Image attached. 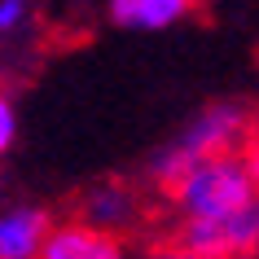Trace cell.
<instances>
[{"label": "cell", "mask_w": 259, "mask_h": 259, "mask_svg": "<svg viewBox=\"0 0 259 259\" xmlns=\"http://www.w3.org/2000/svg\"><path fill=\"white\" fill-rule=\"evenodd\" d=\"M250 132H255V119H250V106H246V101H215V106L198 110L176 137L150 158V180L167 189L185 167L202 163L211 154L242 150Z\"/></svg>", "instance_id": "6da1fadb"}, {"label": "cell", "mask_w": 259, "mask_h": 259, "mask_svg": "<svg viewBox=\"0 0 259 259\" xmlns=\"http://www.w3.org/2000/svg\"><path fill=\"white\" fill-rule=\"evenodd\" d=\"M255 198H259V185L242 150L211 154L202 163L185 167L167 185V202H171L176 220H215V215H229L237 206L255 202Z\"/></svg>", "instance_id": "7a4b0ae2"}, {"label": "cell", "mask_w": 259, "mask_h": 259, "mask_svg": "<svg viewBox=\"0 0 259 259\" xmlns=\"http://www.w3.org/2000/svg\"><path fill=\"white\" fill-rule=\"evenodd\" d=\"M176 242L206 259H255L259 255V198L215 220H176Z\"/></svg>", "instance_id": "3957f363"}, {"label": "cell", "mask_w": 259, "mask_h": 259, "mask_svg": "<svg viewBox=\"0 0 259 259\" xmlns=\"http://www.w3.org/2000/svg\"><path fill=\"white\" fill-rule=\"evenodd\" d=\"M40 259H132L123 233H110V229H97L88 220H62L53 224L49 233V246H44Z\"/></svg>", "instance_id": "277c9868"}, {"label": "cell", "mask_w": 259, "mask_h": 259, "mask_svg": "<svg viewBox=\"0 0 259 259\" xmlns=\"http://www.w3.org/2000/svg\"><path fill=\"white\" fill-rule=\"evenodd\" d=\"M79 220L97 224V229H110V233H127L145 220V206H141V193L127 185V180H101L79 198Z\"/></svg>", "instance_id": "5b68a950"}, {"label": "cell", "mask_w": 259, "mask_h": 259, "mask_svg": "<svg viewBox=\"0 0 259 259\" xmlns=\"http://www.w3.org/2000/svg\"><path fill=\"white\" fill-rule=\"evenodd\" d=\"M49 233H53V220H49L44 206L35 202L5 206V215H0V259H40L44 246H49Z\"/></svg>", "instance_id": "8992f818"}, {"label": "cell", "mask_w": 259, "mask_h": 259, "mask_svg": "<svg viewBox=\"0 0 259 259\" xmlns=\"http://www.w3.org/2000/svg\"><path fill=\"white\" fill-rule=\"evenodd\" d=\"M106 9L123 31H167L198 14V0H110Z\"/></svg>", "instance_id": "52a82bcc"}, {"label": "cell", "mask_w": 259, "mask_h": 259, "mask_svg": "<svg viewBox=\"0 0 259 259\" xmlns=\"http://www.w3.org/2000/svg\"><path fill=\"white\" fill-rule=\"evenodd\" d=\"M14 141H18V106H14V97L5 93L0 97V150L9 154Z\"/></svg>", "instance_id": "ba28073f"}, {"label": "cell", "mask_w": 259, "mask_h": 259, "mask_svg": "<svg viewBox=\"0 0 259 259\" xmlns=\"http://www.w3.org/2000/svg\"><path fill=\"white\" fill-rule=\"evenodd\" d=\"M22 18H27V0H0V31L5 35H14L22 27Z\"/></svg>", "instance_id": "9c48e42d"}, {"label": "cell", "mask_w": 259, "mask_h": 259, "mask_svg": "<svg viewBox=\"0 0 259 259\" xmlns=\"http://www.w3.org/2000/svg\"><path fill=\"white\" fill-rule=\"evenodd\" d=\"M242 154H246V163H250V171H255V185H259V123H255V132L246 137Z\"/></svg>", "instance_id": "30bf717a"}, {"label": "cell", "mask_w": 259, "mask_h": 259, "mask_svg": "<svg viewBox=\"0 0 259 259\" xmlns=\"http://www.w3.org/2000/svg\"><path fill=\"white\" fill-rule=\"evenodd\" d=\"M154 259H206V255H198V250H189V246H171V250H158V255H154Z\"/></svg>", "instance_id": "8fae6325"}]
</instances>
